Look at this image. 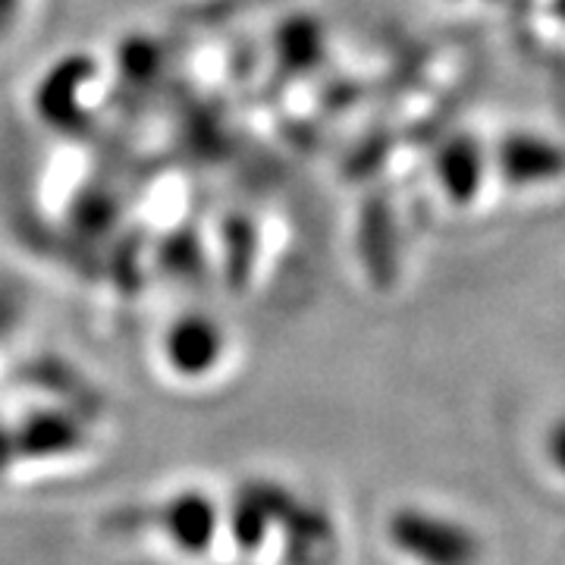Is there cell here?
Instances as JSON below:
<instances>
[{"instance_id":"obj_1","label":"cell","mask_w":565,"mask_h":565,"mask_svg":"<svg viewBox=\"0 0 565 565\" xmlns=\"http://www.w3.org/2000/svg\"><path fill=\"white\" fill-rule=\"evenodd\" d=\"M386 537L412 565H484L481 531L462 515L437 505H403L390 515Z\"/></svg>"},{"instance_id":"obj_2","label":"cell","mask_w":565,"mask_h":565,"mask_svg":"<svg viewBox=\"0 0 565 565\" xmlns=\"http://www.w3.org/2000/svg\"><path fill=\"white\" fill-rule=\"evenodd\" d=\"M541 456H544V465L559 478L565 484V412L556 415L553 422L546 424L544 440H541Z\"/></svg>"}]
</instances>
